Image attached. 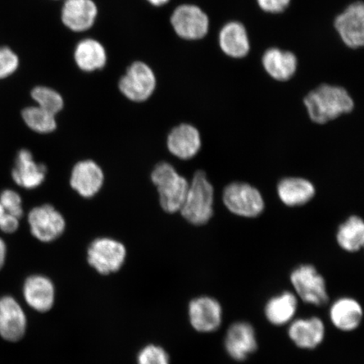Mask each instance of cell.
Listing matches in <instances>:
<instances>
[{
  "label": "cell",
  "instance_id": "6da1fadb",
  "mask_svg": "<svg viewBox=\"0 0 364 364\" xmlns=\"http://www.w3.org/2000/svg\"><path fill=\"white\" fill-rule=\"evenodd\" d=\"M308 115L317 124H326L353 112L354 101L348 91L338 85L322 84L304 99Z\"/></svg>",
  "mask_w": 364,
  "mask_h": 364
},
{
  "label": "cell",
  "instance_id": "7a4b0ae2",
  "mask_svg": "<svg viewBox=\"0 0 364 364\" xmlns=\"http://www.w3.org/2000/svg\"><path fill=\"white\" fill-rule=\"evenodd\" d=\"M213 201L215 188L208 180L206 173L198 171L189 182L188 192L180 212L190 224L204 225L213 216Z\"/></svg>",
  "mask_w": 364,
  "mask_h": 364
},
{
  "label": "cell",
  "instance_id": "3957f363",
  "mask_svg": "<svg viewBox=\"0 0 364 364\" xmlns=\"http://www.w3.org/2000/svg\"><path fill=\"white\" fill-rule=\"evenodd\" d=\"M151 180L158 189L159 203L168 213L180 212L189 188V182L167 162L154 167Z\"/></svg>",
  "mask_w": 364,
  "mask_h": 364
},
{
  "label": "cell",
  "instance_id": "277c9868",
  "mask_svg": "<svg viewBox=\"0 0 364 364\" xmlns=\"http://www.w3.org/2000/svg\"><path fill=\"white\" fill-rule=\"evenodd\" d=\"M223 202L228 210L245 218H257L265 208V203L259 190L245 182H233L223 192Z\"/></svg>",
  "mask_w": 364,
  "mask_h": 364
},
{
  "label": "cell",
  "instance_id": "5b68a950",
  "mask_svg": "<svg viewBox=\"0 0 364 364\" xmlns=\"http://www.w3.org/2000/svg\"><path fill=\"white\" fill-rule=\"evenodd\" d=\"M126 257L127 250L124 245L112 238L95 240L88 249L90 265L103 275L120 270Z\"/></svg>",
  "mask_w": 364,
  "mask_h": 364
},
{
  "label": "cell",
  "instance_id": "8992f818",
  "mask_svg": "<svg viewBox=\"0 0 364 364\" xmlns=\"http://www.w3.org/2000/svg\"><path fill=\"white\" fill-rule=\"evenodd\" d=\"M156 88L154 71L146 63L135 62L122 77L119 90L132 102H144L151 97Z\"/></svg>",
  "mask_w": 364,
  "mask_h": 364
},
{
  "label": "cell",
  "instance_id": "52a82bcc",
  "mask_svg": "<svg viewBox=\"0 0 364 364\" xmlns=\"http://www.w3.org/2000/svg\"><path fill=\"white\" fill-rule=\"evenodd\" d=\"M290 280L304 302L316 306H322L328 302L325 279L312 265L306 264L296 268L291 273Z\"/></svg>",
  "mask_w": 364,
  "mask_h": 364
},
{
  "label": "cell",
  "instance_id": "ba28073f",
  "mask_svg": "<svg viewBox=\"0 0 364 364\" xmlns=\"http://www.w3.org/2000/svg\"><path fill=\"white\" fill-rule=\"evenodd\" d=\"M171 23L181 38L196 41L205 38L209 31V18L201 8L194 4H182L172 13Z\"/></svg>",
  "mask_w": 364,
  "mask_h": 364
},
{
  "label": "cell",
  "instance_id": "9c48e42d",
  "mask_svg": "<svg viewBox=\"0 0 364 364\" xmlns=\"http://www.w3.org/2000/svg\"><path fill=\"white\" fill-rule=\"evenodd\" d=\"M27 220L31 235L45 243L60 237L66 228L65 218L50 204L31 209Z\"/></svg>",
  "mask_w": 364,
  "mask_h": 364
},
{
  "label": "cell",
  "instance_id": "30bf717a",
  "mask_svg": "<svg viewBox=\"0 0 364 364\" xmlns=\"http://www.w3.org/2000/svg\"><path fill=\"white\" fill-rule=\"evenodd\" d=\"M334 27L343 43L350 48L357 49L364 44V4L354 2L336 16Z\"/></svg>",
  "mask_w": 364,
  "mask_h": 364
},
{
  "label": "cell",
  "instance_id": "8fae6325",
  "mask_svg": "<svg viewBox=\"0 0 364 364\" xmlns=\"http://www.w3.org/2000/svg\"><path fill=\"white\" fill-rule=\"evenodd\" d=\"M27 318L24 309L11 295L0 298V336L10 343L21 341L26 334Z\"/></svg>",
  "mask_w": 364,
  "mask_h": 364
},
{
  "label": "cell",
  "instance_id": "7c38bea8",
  "mask_svg": "<svg viewBox=\"0 0 364 364\" xmlns=\"http://www.w3.org/2000/svg\"><path fill=\"white\" fill-rule=\"evenodd\" d=\"M46 176L47 167L36 162L29 149L18 151L11 171L12 179L17 186L27 190L38 188L43 183Z\"/></svg>",
  "mask_w": 364,
  "mask_h": 364
},
{
  "label": "cell",
  "instance_id": "4fadbf2b",
  "mask_svg": "<svg viewBox=\"0 0 364 364\" xmlns=\"http://www.w3.org/2000/svg\"><path fill=\"white\" fill-rule=\"evenodd\" d=\"M103 183L104 173L97 162L86 159L73 168L70 186L81 197H94L101 191Z\"/></svg>",
  "mask_w": 364,
  "mask_h": 364
},
{
  "label": "cell",
  "instance_id": "5bb4252c",
  "mask_svg": "<svg viewBox=\"0 0 364 364\" xmlns=\"http://www.w3.org/2000/svg\"><path fill=\"white\" fill-rule=\"evenodd\" d=\"M202 147L201 135L197 127L188 124L174 127L167 136V148L173 156L188 161L200 151Z\"/></svg>",
  "mask_w": 364,
  "mask_h": 364
},
{
  "label": "cell",
  "instance_id": "9a60e30c",
  "mask_svg": "<svg viewBox=\"0 0 364 364\" xmlns=\"http://www.w3.org/2000/svg\"><path fill=\"white\" fill-rule=\"evenodd\" d=\"M191 324L196 331L212 332L221 325L222 308L216 299L200 297L193 300L189 306Z\"/></svg>",
  "mask_w": 364,
  "mask_h": 364
},
{
  "label": "cell",
  "instance_id": "2e32d148",
  "mask_svg": "<svg viewBox=\"0 0 364 364\" xmlns=\"http://www.w3.org/2000/svg\"><path fill=\"white\" fill-rule=\"evenodd\" d=\"M225 348L236 361H243L257 348L256 334L252 325L247 322H237L227 331Z\"/></svg>",
  "mask_w": 364,
  "mask_h": 364
},
{
  "label": "cell",
  "instance_id": "e0dca14e",
  "mask_svg": "<svg viewBox=\"0 0 364 364\" xmlns=\"http://www.w3.org/2000/svg\"><path fill=\"white\" fill-rule=\"evenodd\" d=\"M97 14L93 0H66L62 9V21L68 29L80 33L94 25Z\"/></svg>",
  "mask_w": 364,
  "mask_h": 364
},
{
  "label": "cell",
  "instance_id": "ac0fdd59",
  "mask_svg": "<svg viewBox=\"0 0 364 364\" xmlns=\"http://www.w3.org/2000/svg\"><path fill=\"white\" fill-rule=\"evenodd\" d=\"M23 296L31 308L38 312H47L53 306L55 290L47 277L33 275L27 277L23 285Z\"/></svg>",
  "mask_w": 364,
  "mask_h": 364
},
{
  "label": "cell",
  "instance_id": "d6986e66",
  "mask_svg": "<svg viewBox=\"0 0 364 364\" xmlns=\"http://www.w3.org/2000/svg\"><path fill=\"white\" fill-rule=\"evenodd\" d=\"M262 63L267 74L277 81L292 79L298 70V58L295 54L277 48L267 50Z\"/></svg>",
  "mask_w": 364,
  "mask_h": 364
},
{
  "label": "cell",
  "instance_id": "ffe728a7",
  "mask_svg": "<svg viewBox=\"0 0 364 364\" xmlns=\"http://www.w3.org/2000/svg\"><path fill=\"white\" fill-rule=\"evenodd\" d=\"M218 44L222 52L232 58H243L248 55L250 50L247 31L239 21L228 22L222 27Z\"/></svg>",
  "mask_w": 364,
  "mask_h": 364
},
{
  "label": "cell",
  "instance_id": "44dd1931",
  "mask_svg": "<svg viewBox=\"0 0 364 364\" xmlns=\"http://www.w3.org/2000/svg\"><path fill=\"white\" fill-rule=\"evenodd\" d=\"M289 336L300 348H316L324 340L325 325L318 317L299 318L290 326Z\"/></svg>",
  "mask_w": 364,
  "mask_h": 364
},
{
  "label": "cell",
  "instance_id": "7402d4cb",
  "mask_svg": "<svg viewBox=\"0 0 364 364\" xmlns=\"http://www.w3.org/2000/svg\"><path fill=\"white\" fill-rule=\"evenodd\" d=\"M277 194L287 206H302L315 197L316 188L312 182L301 177H287L277 185Z\"/></svg>",
  "mask_w": 364,
  "mask_h": 364
},
{
  "label": "cell",
  "instance_id": "603a6c76",
  "mask_svg": "<svg viewBox=\"0 0 364 364\" xmlns=\"http://www.w3.org/2000/svg\"><path fill=\"white\" fill-rule=\"evenodd\" d=\"M332 324L343 331L357 329L362 321L363 309L357 300L341 298L332 304L330 311Z\"/></svg>",
  "mask_w": 364,
  "mask_h": 364
},
{
  "label": "cell",
  "instance_id": "cb8c5ba5",
  "mask_svg": "<svg viewBox=\"0 0 364 364\" xmlns=\"http://www.w3.org/2000/svg\"><path fill=\"white\" fill-rule=\"evenodd\" d=\"M75 60L81 70L93 72L102 70L107 60L106 49L97 40L85 39L77 45Z\"/></svg>",
  "mask_w": 364,
  "mask_h": 364
},
{
  "label": "cell",
  "instance_id": "d4e9b609",
  "mask_svg": "<svg viewBox=\"0 0 364 364\" xmlns=\"http://www.w3.org/2000/svg\"><path fill=\"white\" fill-rule=\"evenodd\" d=\"M297 307L298 301L295 295L285 292L276 296L267 302L265 315L272 325L283 326L292 320Z\"/></svg>",
  "mask_w": 364,
  "mask_h": 364
},
{
  "label": "cell",
  "instance_id": "484cf974",
  "mask_svg": "<svg viewBox=\"0 0 364 364\" xmlns=\"http://www.w3.org/2000/svg\"><path fill=\"white\" fill-rule=\"evenodd\" d=\"M336 240L341 249L357 252L364 244V223L360 217L351 216L341 224L336 233Z\"/></svg>",
  "mask_w": 364,
  "mask_h": 364
},
{
  "label": "cell",
  "instance_id": "4316f807",
  "mask_svg": "<svg viewBox=\"0 0 364 364\" xmlns=\"http://www.w3.org/2000/svg\"><path fill=\"white\" fill-rule=\"evenodd\" d=\"M21 117L26 125L36 133L47 134L57 129L55 115L38 106L23 109Z\"/></svg>",
  "mask_w": 364,
  "mask_h": 364
},
{
  "label": "cell",
  "instance_id": "83f0119b",
  "mask_svg": "<svg viewBox=\"0 0 364 364\" xmlns=\"http://www.w3.org/2000/svg\"><path fill=\"white\" fill-rule=\"evenodd\" d=\"M31 95L38 104L36 106L55 116L63 110V106H65L62 95L55 90L46 87V86L35 87L31 90Z\"/></svg>",
  "mask_w": 364,
  "mask_h": 364
},
{
  "label": "cell",
  "instance_id": "f1b7e54d",
  "mask_svg": "<svg viewBox=\"0 0 364 364\" xmlns=\"http://www.w3.org/2000/svg\"><path fill=\"white\" fill-rule=\"evenodd\" d=\"M19 65V57L11 48L0 47V80L15 74Z\"/></svg>",
  "mask_w": 364,
  "mask_h": 364
},
{
  "label": "cell",
  "instance_id": "f546056e",
  "mask_svg": "<svg viewBox=\"0 0 364 364\" xmlns=\"http://www.w3.org/2000/svg\"><path fill=\"white\" fill-rule=\"evenodd\" d=\"M0 204L9 215L21 218L24 215L21 195L12 189H4L0 193Z\"/></svg>",
  "mask_w": 364,
  "mask_h": 364
},
{
  "label": "cell",
  "instance_id": "4dcf8cb0",
  "mask_svg": "<svg viewBox=\"0 0 364 364\" xmlns=\"http://www.w3.org/2000/svg\"><path fill=\"white\" fill-rule=\"evenodd\" d=\"M139 364H170L168 354L157 346L149 345L140 352L138 358Z\"/></svg>",
  "mask_w": 364,
  "mask_h": 364
},
{
  "label": "cell",
  "instance_id": "1f68e13d",
  "mask_svg": "<svg viewBox=\"0 0 364 364\" xmlns=\"http://www.w3.org/2000/svg\"><path fill=\"white\" fill-rule=\"evenodd\" d=\"M258 6L264 12L279 14L289 6L291 0H257Z\"/></svg>",
  "mask_w": 364,
  "mask_h": 364
},
{
  "label": "cell",
  "instance_id": "d6a6232c",
  "mask_svg": "<svg viewBox=\"0 0 364 364\" xmlns=\"http://www.w3.org/2000/svg\"><path fill=\"white\" fill-rule=\"evenodd\" d=\"M20 218L6 213L0 221V230L4 234H13L19 229Z\"/></svg>",
  "mask_w": 364,
  "mask_h": 364
},
{
  "label": "cell",
  "instance_id": "836d02e7",
  "mask_svg": "<svg viewBox=\"0 0 364 364\" xmlns=\"http://www.w3.org/2000/svg\"><path fill=\"white\" fill-rule=\"evenodd\" d=\"M7 258V245L6 241L0 237V271L3 269Z\"/></svg>",
  "mask_w": 364,
  "mask_h": 364
},
{
  "label": "cell",
  "instance_id": "e575fe53",
  "mask_svg": "<svg viewBox=\"0 0 364 364\" xmlns=\"http://www.w3.org/2000/svg\"><path fill=\"white\" fill-rule=\"evenodd\" d=\"M148 1L154 6H161L169 2L170 0H148Z\"/></svg>",
  "mask_w": 364,
  "mask_h": 364
},
{
  "label": "cell",
  "instance_id": "d590c367",
  "mask_svg": "<svg viewBox=\"0 0 364 364\" xmlns=\"http://www.w3.org/2000/svg\"><path fill=\"white\" fill-rule=\"evenodd\" d=\"M6 210H4L3 206L1 204H0V221L2 220V218L4 217V215H6Z\"/></svg>",
  "mask_w": 364,
  "mask_h": 364
}]
</instances>
